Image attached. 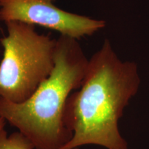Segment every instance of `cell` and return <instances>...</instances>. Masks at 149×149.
Returning a JSON list of instances; mask_svg holds the SVG:
<instances>
[{
  "label": "cell",
  "mask_w": 149,
  "mask_h": 149,
  "mask_svg": "<svg viewBox=\"0 0 149 149\" xmlns=\"http://www.w3.org/2000/svg\"><path fill=\"white\" fill-rule=\"evenodd\" d=\"M139 85L137 65L121 60L110 41L104 40L89 59L81 86L67 100L65 122L73 135L61 149L85 145L129 149L118 122Z\"/></svg>",
  "instance_id": "1"
},
{
  "label": "cell",
  "mask_w": 149,
  "mask_h": 149,
  "mask_svg": "<svg viewBox=\"0 0 149 149\" xmlns=\"http://www.w3.org/2000/svg\"><path fill=\"white\" fill-rule=\"evenodd\" d=\"M88 60L77 39H57L53 71L25 101L0 97V117L32 142L35 149H61L72 137L65 122L66 102L81 86Z\"/></svg>",
  "instance_id": "2"
},
{
  "label": "cell",
  "mask_w": 149,
  "mask_h": 149,
  "mask_svg": "<svg viewBox=\"0 0 149 149\" xmlns=\"http://www.w3.org/2000/svg\"><path fill=\"white\" fill-rule=\"evenodd\" d=\"M5 24L0 97L19 103L32 95L53 71L57 39L40 34L31 24L15 21Z\"/></svg>",
  "instance_id": "3"
},
{
  "label": "cell",
  "mask_w": 149,
  "mask_h": 149,
  "mask_svg": "<svg viewBox=\"0 0 149 149\" xmlns=\"http://www.w3.org/2000/svg\"><path fill=\"white\" fill-rule=\"evenodd\" d=\"M0 21L39 25L77 40L92 35L106 26L104 20L59 8L51 0H0Z\"/></svg>",
  "instance_id": "4"
},
{
  "label": "cell",
  "mask_w": 149,
  "mask_h": 149,
  "mask_svg": "<svg viewBox=\"0 0 149 149\" xmlns=\"http://www.w3.org/2000/svg\"><path fill=\"white\" fill-rule=\"evenodd\" d=\"M0 149H35V147L19 131L8 135L3 128L0 130Z\"/></svg>",
  "instance_id": "5"
},
{
  "label": "cell",
  "mask_w": 149,
  "mask_h": 149,
  "mask_svg": "<svg viewBox=\"0 0 149 149\" xmlns=\"http://www.w3.org/2000/svg\"><path fill=\"white\" fill-rule=\"evenodd\" d=\"M6 124V120L3 118H2V117H0V130H1L4 128Z\"/></svg>",
  "instance_id": "6"
},
{
  "label": "cell",
  "mask_w": 149,
  "mask_h": 149,
  "mask_svg": "<svg viewBox=\"0 0 149 149\" xmlns=\"http://www.w3.org/2000/svg\"><path fill=\"white\" fill-rule=\"evenodd\" d=\"M1 47V38H0V48Z\"/></svg>",
  "instance_id": "7"
},
{
  "label": "cell",
  "mask_w": 149,
  "mask_h": 149,
  "mask_svg": "<svg viewBox=\"0 0 149 149\" xmlns=\"http://www.w3.org/2000/svg\"><path fill=\"white\" fill-rule=\"evenodd\" d=\"M73 149H79V148H73Z\"/></svg>",
  "instance_id": "8"
},
{
  "label": "cell",
  "mask_w": 149,
  "mask_h": 149,
  "mask_svg": "<svg viewBox=\"0 0 149 149\" xmlns=\"http://www.w3.org/2000/svg\"><path fill=\"white\" fill-rule=\"evenodd\" d=\"M51 1H55V0H51Z\"/></svg>",
  "instance_id": "9"
}]
</instances>
